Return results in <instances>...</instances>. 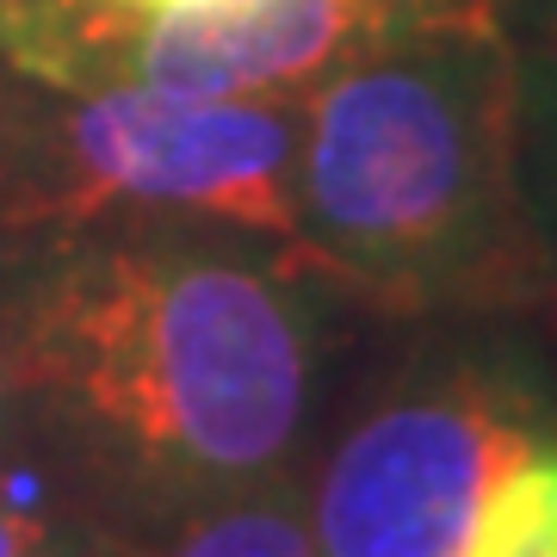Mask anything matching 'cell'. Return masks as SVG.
<instances>
[{
	"label": "cell",
	"instance_id": "6da1fadb",
	"mask_svg": "<svg viewBox=\"0 0 557 557\" xmlns=\"http://www.w3.org/2000/svg\"><path fill=\"white\" fill-rule=\"evenodd\" d=\"M317 322L278 267L161 230H75L0 285V416L131 545L298 478Z\"/></svg>",
	"mask_w": 557,
	"mask_h": 557
},
{
	"label": "cell",
	"instance_id": "7a4b0ae2",
	"mask_svg": "<svg viewBox=\"0 0 557 557\" xmlns=\"http://www.w3.org/2000/svg\"><path fill=\"white\" fill-rule=\"evenodd\" d=\"M515 69L502 25L372 50L298 106V211L317 273L421 298L490 267L508 230Z\"/></svg>",
	"mask_w": 557,
	"mask_h": 557
},
{
	"label": "cell",
	"instance_id": "3957f363",
	"mask_svg": "<svg viewBox=\"0 0 557 557\" xmlns=\"http://www.w3.org/2000/svg\"><path fill=\"white\" fill-rule=\"evenodd\" d=\"M199 218L310 260L292 100H174L149 87L44 94L0 81V230Z\"/></svg>",
	"mask_w": 557,
	"mask_h": 557
},
{
	"label": "cell",
	"instance_id": "277c9868",
	"mask_svg": "<svg viewBox=\"0 0 557 557\" xmlns=\"http://www.w3.org/2000/svg\"><path fill=\"white\" fill-rule=\"evenodd\" d=\"M552 434L545 397L508 366L471 354L403 366L298 483L317 557H458L483 496Z\"/></svg>",
	"mask_w": 557,
	"mask_h": 557
},
{
	"label": "cell",
	"instance_id": "5b68a950",
	"mask_svg": "<svg viewBox=\"0 0 557 557\" xmlns=\"http://www.w3.org/2000/svg\"><path fill=\"white\" fill-rule=\"evenodd\" d=\"M496 7L502 0H211L161 20L119 13L106 32L100 87H149L174 100H304L317 81L397 38L502 25Z\"/></svg>",
	"mask_w": 557,
	"mask_h": 557
},
{
	"label": "cell",
	"instance_id": "8992f818",
	"mask_svg": "<svg viewBox=\"0 0 557 557\" xmlns=\"http://www.w3.org/2000/svg\"><path fill=\"white\" fill-rule=\"evenodd\" d=\"M0 557H143V545L94 520L7 440L0 446Z\"/></svg>",
	"mask_w": 557,
	"mask_h": 557
},
{
	"label": "cell",
	"instance_id": "52a82bcc",
	"mask_svg": "<svg viewBox=\"0 0 557 557\" xmlns=\"http://www.w3.org/2000/svg\"><path fill=\"white\" fill-rule=\"evenodd\" d=\"M143 557H317V539L304 520L298 478H278L186 515L174 533L143 545Z\"/></svg>",
	"mask_w": 557,
	"mask_h": 557
},
{
	"label": "cell",
	"instance_id": "ba28073f",
	"mask_svg": "<svg viewBox=\"0 0 557 557\" xmlns=\"http://www.w3.org/2000/svg\"><path fill=\"white\" fill-rule=\"evenodd\" d=\"M465 557H557V434L539 440L483 496Z\"/></svg>",
	"mask_w": 557,
	"mask_h": 557
},
{
	"label": "cell",
	"instance_id": "9c48e42d",
	"mask_svg": "<svg viewBox=\"0 0 557 557\" xmlns=\"http://www.w3.org/2000/svg\"><path fill=\"white\" fill-rule=\"evenodd\" d=\"M119 13H137V20H161V13H186V7H211V0H112Z\"/></svg>",
	"mask_w": 557,
	"mask_h": 557
}]
</instances>
